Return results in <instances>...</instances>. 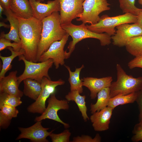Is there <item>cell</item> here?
Here are the masks:
<instances>
[{
    "mask_svg": "<svg viewBox=\"0 0 142 142\" xmlns=\"http://www.w3.org/2000/svg\"><path fill=\"white\" fill-rule=\"evenodd\" d=\"M17 17L21 48L25 52L24 57L28 60L37 62V52L42 29V21L33 17L29 18Z\"/></svg>",
    "mask_w": 142,
    "mask_h": 142,
    "instance_id": "cell-1",
    "label": "cell"
},
{
    "mask_svg": "<svg viewBox=\"0 0 142 142\" xmlns=\"http://www.w3.org/2000/svg\"><path fill=\"white\" fill-rule=\"evenodd\" d=\"M42 22V29L37 52V62L53 42L60 40L67 33L61 27L59 12H53Z\"/></svg>",
    "mask_w": 142,
    "mask_h": 142,
    "instance_id": "cell-2",
    "label": "cell"
},
{
    "mask_svg": "<svg viewBox=\"0 0 142 142\" xmlns=\"http://www.w3.org/2000/svg\"><path fill=\"white\" fill-rule=\"evenodd\" d=\"M62 28L72 38L68 47V52L66 51V59L69 58L74 50L76 44L85 39L92 38L98 39L102 46L108 45L111 43V36L107 34L97 33L88 29L85 24L79 25L69 23L61 25Z\"/></svg>",
    "mask_w": 142,
    "mask_h": 142,
    "instance_id": "cell-3",
    "label": "cell"
},
{
    "mask_svg": "<svg viewBox=\"0 0 142 142\" xmlns=\"http://www.w3.org/2000/svg\"><path fill=\"white\" fill-rule=\"evenodd\" d=\"M117 80L109 87L110 98L138 92L142 89V76L134 78L128 75L121 65H116Z\"/></svg>",
    "mask_w": 142,
    "mask_h": 142,
    "instance_id": "cell-4",
    "label": "cell"
},
{
    "mask_svg": "<svg viewBox=\"0 0 142 142\" xmlns=\"http://www.w3.org/2000/svg\"><path fill=\"white\" fill-rule=\"evenodd\" d=\"M137 16L126 13L114 17L107 15L102 16L97 23L86 25L88 29L98 33L105 32L110 36L114 35L116 32L115 29L117 26L124 23H135L137 22Z\"/></svg>",
    "mask_w": 142,
    "mask_h": 142,
    "instance_id": "cell-5",
    "label": "cell"
},
{
    "mask_svg": "<svg viewBox=\"0 0 142 142\" xmlns=\"http://www.w3.org/2000/svg\"><path fill=\"white\" fill-rule=\"evenodd\" d=\"M18 60H22L25 64L23 72L17 77L19 85L22 81L27 78L35 80L40 83L44 77L50 79L48 72L53 63V59H49L39 63L34 62L27 60L22 54L18 56Z\"/></svg>",
    "mask_w": 142,
    "mask_h": 142,
    "instance_id": "cell-6",
    "label": "cell"
},
{
    "mask_svg": "<svg viewBox=\"0 0 142 142\" xmlns=\"http://www.w3.org/2000/svg\"><path fill=\"white\" fill-rule=\"evenodd\" d=\"M110 5L107 0H85L83 4V12L76 20L85 24H95L100 20L99 14L101 13L110 9Z\"/></svg>",
    "mask_w": 142,
    "mask_h": 142,
    "instance_id": "cell-7",
    "label": "cell"
},
{
    "mask_svg": "<svg viewBox=\"0 0 142 142\" xmlns=\"http://www.w3.org/2000/svg\"><path fill=\"white\" fill-rule=\"evenodd\" d=\"M64 83L65 82L61 79L54 81L44 77L41 83L42 90L40 94L35 102L28 107V112L42 114L46 109L47 99L54 93L57 87L63 85Z\"/></svg>",
    "mask_w": 142,
    "mask_h": 142,
    "instance_id": "cell-8",
    "label": "cell"
},
{
    "mask_svg": "<svg viewBox=\"0 0 142 142\" xmlns=\"http://www.w3.org/2000/svg\"><path fill=\"white\" fill-rule=\"evenodd\" d=\"M48 106L40 116L36 117L35 121H42L46 119H49L62 124L65 129L69 128V124L62 121L58 114V112L59 110L69 109V106L68 101L67 100L58 99L54 93L51 94L48 98Z\"/></svg>",
    "mask_w": 142,
    "mask_h": 142,
    "instance_id": "cell-9",
    "label": "cell"
},
{
    "mask_svg": "<svg viewBox=\"0 0 142 142\" xmlns=\"http://www.w3.org/2000/svg\"><path fill=\"white\" fill-rule=\"evenodd\" d=\"M69 36L67 33L60 40L53 42L48 49L41 55L38 62H43L52 59L56 69L58 68L59 65H64V60L66 59V50L64 51V49Z\"/></svg>",
    "mask_w": 142,
    "mask_h": 142,
    "instance_id": "cell-10",
    "label": "cell"
},
{
    "mask_svg": "<svg viewBox=\"0 0 142 142\" xmlns=\"http://www.w3.org/2000/svg\"><path fill=\"white\" fill-rule=\"evenodd\" d=\"M116 28L115 34L111 38L113 45L119 47L125 46L129 39L142 35V28L137 22L123 24Z\"/></svg>",
    "mask_w": 142,
    "mask_h": 142,
    "instance_id": "cell-11",
    "label": "cell"
},
{
    "mask_svg": "<svg viewBox=\"0 0 142 142\" xmlns=\"http://www.w3.org/2000/svg\"><path fill=\"white\" fill-rule=\"evenodd\" d=\"M85 0H58L60 7L61 25L71 23L83 11V4Z\"/></svg>",
    "mask_w": 142,
    "mask_h": 142,
    "instance_id": "cell-12",
    "label": "cell"
},
{
    "mask_svg": "<svg viewBox=\"0 0 142 142\" xmlns=\"http://www.w3.org/2000/svg\"><path fill=\"white\" fill-rule=\"evenodd\" d=\"M41 123L42 121H37L34 125L29 127L19 128L21 133L16 140L27 139L33 142H49L47 138L50 135L54 130L48 132V130L49 128L43 127Z\"/></svg>",
    "mask_w": 142,
    "mask_h": 142,
    "instance_id": "cell-13",
    "label": "cell"
},
{
    "mask_svg": "<svg viewBox=\"0 0 142 142\" xmlns=\"http://www.w3.org/2000/svg\"><path fill=\"white\" fill-rule=\"evenodd\" d=\"M31 6L33 17L42 21L55 12L60 11L58 0L49 1L47 3H42L37 0H29Z\"/></svg>",
    "mask_w": 142,
    "mask_h": 142,
    "instance_id": "cell-14",
    "label": "cell"
},
{
    "mask_svg": "<svg viewBox=\"0 0 142 142\" xmlns=\"http://www.w3.org/2000/svg\"><path fill=\"white\" fill-rule=\"evenodd\" d=\"M113 110L107 106L92 114L90 119L95 131H101L109 129Z\"/></svg>",
    "mask_w": 142,
    "mask_h": 142,
    "instance_id": "cell-15",
    "label": "cell"
},
{
    "mask_svg": "<svg viewBox=\"0 0 142 142\" xmlns=\"http://www.w3.org/2000/svg\"><path fill=\"white\" fill-rule=\"evenodd\" d=\"M17 70L9 73L6 76L0 79V93H5L21 98L23 92L19 89Z\"/></svg>",
    "mask_w": 142,
    "mask_h": 142,
    "instance_id": "cell-16",
    "label": "cell"
},
{
    "mask_svg": "<svg viewBox=\"0 0 142 142\" xmlns=\"http://www.w3.org/2000/svg\"><path fill=\"white\" fill-rule=\"evenodd\" d=\"M112 80V77L111 76L100 78L84 77L82 79L83 86L87 87L90 91V97L92 99H95L98 93L102 90L109 87Z\"/></svg>",
    "mask_w": 142,
    "mask_h": 142,
    "instance_id": "cell-17",
    "label": "cell"
},
{
    "mask_svg": "<svg viewBox=\"0 0 142 142\" xmlns=\"http://www.w3.org/2000/svg\"><path fill=\"white\" fill-rule=\"evenodd\" d=\"M3 12L6 17L7 20L9 22L10 29L8 33L5 34L3 32H1L0 37L12 40L15 43H21L19 34V22L17 16L10 8H4Z\"/></svg>",
    "mask_w": 142,
    "mask_h": 142,
    "instance_id": "cell-18",
    "label": "cell"
},
{
    "mask_svg": "<svg viewBox=\"0 0 142 142\" xmlns=\"http://www.w3.org/2000/svg\"><path fill=\"white\" fill-rule=\"evenodd\" d=\"M10 9L17 17L24 18L33 17L32 9L29 0H12Z\"/></svg>",
    "mask_w": 142,
    "mask_h": 142,
    "instance_id": "cell-19",
    "label": "cell"
},
{
    "mask_svg": "<svg viewBox=\"0 0 142 142\" xmlns=\"http://www.w3.org/2000/svg\"><path fill=\"white\" fill-rule=\"evenodd\" d=\"M77 90L70 91L65 96L66 99L68 102H74L77 104L83 119L85 121L89 119L87 111V108L85 102L86 96H82Z\"/></svg>",
    "mask_w": 142,
    "mask_h": 142,
    "instance_id": "cell-20",
    "label": "cell"
},
{
    "mask_svg": "<svg viewBox=\"0 0 142 142\" xmlns=\"http://www.w3.org/2000/svg\"><path fill=\"white\" fill-rule=\"evenodd\" d=\"M23 81L24 84V94L36 100L39 96L41 91V83L30 78L25 79Z\"/></svg>",
    "mask_w": 142,
    "mask_h": 142,
    "instance_id": "cell-21",
    "label": "cell"
},
{
    "mask_svg": "<svg viewBox=\"0 0 142 142\" xmlns=\"http://www.w3.org/2000/svg\"><path fill=\"white\" fill-rule=\"evenodd\" d=\"M0 126L3 128H7L12 119L17 116L18 110L15 107L7 105L0 106Z\"/></svg>",
    "mask_w": 142,
    "mask_h": 142,
    "instance_id": "cell-22",
    "label": "cell"
},
{
    "mask_svg": "<svg viewBox=\"0 0 142 142\" xmlns=\"http://www.w3.org/2000/svg\"><path fill=\"white\" fill-rule=\"evenodd\" d=\"M97 99L94 104L91 103L90 105V111L92 114L104 109L108 106L109 101L111 98L109 87L105 88L97 94Z\"/></svg>",
    "mask_w": 142,
    "mask_h": 142,
    "instance_id": "cell-23",
    "label": "cell"
},
{
    "mask_svg": "<svg viewBox=\"0 0 142 142\" xmlns=\"http://www.w3.org/2000/svg\"><path fill=\"white\" fill-rule=\"evenodd\" d=\"M7 49H8L11 52V55L8 57H4L0 55V58L1 60L2 64L0 73V79L5 77L6 72L11 69L12 67L11 63L16 57L24 54V49L21 48L19 51L14 50L12 47H8Z\"/></svg>",
    "mask_w": 142,
    "mask_h": 142,
    "instance_id": "cell-24",
    "label": "cell"
},
{
    "mask_svg": "<svg viewBox=\"0 0 142 142\" xmlns=\"http://www.w3.org/2000/svg\"><path fill=\"white\" fill-rule=\"evenodd\" d=\"M137 95L138 92L126 95H117L110 98L107 106L114 110L119 105L133 103L136 101Z\"/></svg>",
    "mask_w": 142,
    "mask_h": 142,
    "instance_id": "cell-25",
    "label": "cell"
},
{
    "mask_svg": "<svg viewBox=\"0 0 142 142\" xmlns=\"http://www.w3.org/2000/svg\"><path fill=\"white\" fill-rule=\"evenodd\" d=\"M125 47L127 51L132 55L135 57L142 56V35L129 39Z\"/></svg>",
    "mask_w": 142,
    "mask_h": 142,
    "instance_id": "cell-26",
    "label": "cell"
},
{
    "mask_svg": "<svg viewBox=\"0 0 142 142\" xmlns=\"http://www.w3.org/2000/svg\"><path fill=\"white\" fill-rule=\"evenodd\" d=\"M135 0H119V7L123 13H130L138 16L142 11L135 6Z\"/></svg>",
    "mask_w": 142,
    "mask_h": 142,
    "instance_id": "cell-27",
    "label": "cell"
},
{
    "mask_svg": "<svg viewBox=\"0 0 142 142\" xmlns=\"http://www.w3.org/2000/svg\"><path fill=\"white\" fill-rule=\"evenodd\" d=\"M0 93V106L7 105L16 107L22 103L21 98L6 93Z\"/></svg>",
    "mask_w": 142,
    "mask_h": 142,
    "instance_id": "cell-28",
    "label": "cell"
},
{
    "mask_svg": "<svg viewBox=\"0 0 142 142\" xmlns=\"http://www.w3.org/2000/svg\"><path fill=\"white\" fill-rule=\"evenodd\" d=\"M69 73L68 81L70 85V91H78L80 94L83 92V83L82 80L78 79L75 78L73 74L69 67L65 65Z\"/></svg>",
    "mask_w": 142,
    "mask_h": 142,
    "instance_id": "cell-29",
    "label": "cell"
},
{
    "mask_svg": "<svg viewBox=\"0 0 142 142\" xmlns=\"http://www.w3.org/2000/svg\"><path fill=\"white\" fill-rule=\"evenodd\" d=\"M71 133L69 130L66 129L59 134L52 133L49 136L53 142H69Z\"/></svg>",
    "mask_w": 142,
    "mask_h": 142,
    "instance_id": "cell-30",
    "label": "cell"
},
{
    "mask_svg": "<svg viewBox=\"0 0 142 142\" xmlns=\"http://www.w3.org/2000/svg\"><path fill=\"white\" fill-rule=\"evenodd\" d=\"M8 47L12 48L16 51H19L21 49V43H18L14 42L11 43V40L3 37H0V51H1Z\"/></svg>",
    "mask_w": 142,
    "mask_h": 142,
    "instance_id": "cell-31",
    "label": "cell"
},
{
    "mask_svg": "<svg viewBox=\"0 0 142 142\" xmlns=\"http://www.w3.org/2000/svg\"><path fill=\"white\" fill-rule=\"evenodd\" d=\"M101 140L99 134H97L94 138L88 135H83L73 137L72 142H100Z\"/></svg>",
    "mask_w": 142,
    "mask_h": 142,
    "instance_id": "cell-32",
    "label": "cell"
},
{
    "mask_svg": "<svg viewBox=\"0 0 142 142\" xmlns=\"http://www.w3.org/2000/svg\"><path fill=\"white\" fill-rule=\"evenodd\" d=\"M134 134L131 138L132 141L137 142L142 141V122L136 124L133 131Z\"/></svg>",
    "mask_w": 142,
    "mask_h": 142,
    "instance_id": "cell-33",
    "label": "cell"
},
{
    "mask_svg": "<svg viewBox=\"0 0 142 142\" xmlns=\"http://www.w3.org/2000/svg\"><path fill=\"white\" fill-rule=\"evenodd\" d=\"M128 66L130 69L135 68H142V56L135 57L128 63Z\"/></svg>",
    "mask_w": 142,
    "mask_h": 142,
    "instance_id": "cell-34",
    "label": "cell"
},
{
    "mask_svg": "<svg viewBox=\"0 0 142 142\" xmlns=\"http://www.w3.org/2000/svg\"><path fill=\"white\" fill-rule=\"evenodd\" d=\"M136 101L138 105L139 111V122H142V89L138 92Z\"/></svg>",
    "mask_w": 142,
    "mask_h": 142,
    "instance_id": "cell-35",
    "label": "cell"
},
{
    "mask_svg": "<svg viewBox=\"0 0 142 142\" xmlns=\"http://www.w3.org/2000/svg\"><path fill=\"white\" fill-rule=\"evenodd\" d=\"M84 66L83 65L82 66L78 68H77L74 72H73V74L74 76L78 79L80 80V74L81 70L84 68Z\"/></svg>",
    "mask_w": 142,
    "mask_h": 142,
    "instance_id": "cell-36",
    "label": "cell"
},
{
    "mask_svg": "<svg viewBox=\"0 0 142 142\" xmlns=\"http://www.w3.org/2000/svg\"><path fill=\"white\" fill-rule=\"evenodd\" d=\"M12 0H0V3L6 8H10Z\"/></svg>",
    "mask_w": 142,
    "mask_h": 142,
    "instance_id": "cell-37",
    "label": "cell"
},
{
    "mask_svg": "<svg viewBox=\"0 0 142 142\" xmlns=\"http://www.w3.org/2000/svg\"><path fill=\"white\" fill-rule=\"evenodd\" d=\"M142 28V11L137 16V22Z\"/></svg>",
    "mask_w": 142,
    "mask_h": 142,
    "instance_id": "cell-38",
    "label": "cell"
},
{
    "mask_svg": "<svg viewBox=\"0 0 142 142\" xmlns=\"http://www.w3.org/2000/svg\"><path fill=\"white\" fill-rule=\"evenodd\" d=\"M4 11V8L2 5L0 3V16L1 18H2V12Z\"/></svg>",
    "mask_w": 142,
    "mask_h": 142,
    "instance_id": "cell-39",
    "label": "cell"
},
{
    "mask_svg": "<svg viewBox=\"0 0 142 142\" xmlns=\"http://www.w3.org/2000/svg\"><path fill=\"white\" fill-rule=\"evenodd\" d=\"M0 27H3L5 28H9L10 27V25H7L5 24L4 23L2 22H0Z\"/></svg>",
    "mask_w": 142,
    "mask_h": 142,
    "instance_id": "cell-40",
    "label": "cell"
},
{
    "mask_svg": "<svg viewBox=\"0 0 142 142\" xmlns=\"http://www.w3.org/2000/svg\"><path fill=\"white\" fill-rule=\"evenodd\" d=\"M138 1L139 4L142 5V0H138Z\"/></svg>",
    "mask_w": 142,
    "mask_h": 142,
    "instance_id": "cell-41",
    "label": "cell"
},
{
    "mask_svg": "<svg viewBox=\"0 0 142 142\" xmlns=\"http://www.w3.org/2000/svg\"><path fill=\"white\" fill-rule=\"evenodd\" d=\"M39 1H40V2H42V1H44V0H38Z\"/></svg>",
    "mask_w": 142,
    "mask_h": 142,
    "instance_id": "cell-42",
    "label": "cell"
}]
</instances>
